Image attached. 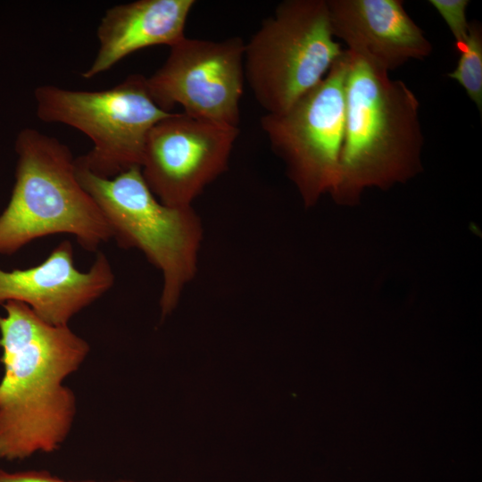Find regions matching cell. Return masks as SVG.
Segmentation results:
<instances>
[{
	"instance_id": "cell-6",
	"label": "cell",
	"mask_w": 482,
	"mask_h": 482,
	"mask_svg": "<svg viewBox=\"0 0 482 482\" xmlns=\"http://www.w3.org/2000/svg\"><path fill=\"white\" fill-rule=\"evenodd\" d=\"M146 77L131 74L107 89L71 90L53 85L34 92L37 115L86 134L93 147L75 158L78 165L104 179L140 167L151 129L170 112L161 109L147 90Z\"/></svg>"
},
{
	"instance_id": "cell-10",
	"label": "cell",
	"mask_w": 482,
	"mask_h": 482,
	"mask_svg": "<svg viewBox=\"0 0 482 482\" xmlns=\"http://www.w3.org/2000/svg\"><path fill=\"white\" fill-rule=\"evenodd\" d=\"M114 282L106 256L98 253L87 271L74 265L70 241L60 243L40 264L25 270L0 269V303L27 304L40 319L54 326H68L71 319L91 304Z\"/></svg>"
},
{
	"instance_id": "cell-8",
	"label": "cell",
	"mask_w": 482,
	"mask_h": 482,
	"mask_svg": "<svg viewBox=\"0 0 482 482\" xmlns=\"http://www.w3.org/2000/svg\"><path fill=\"white\" fill-rule=\"evenodd\" d=\"M245 44L238 37L218 41L185 37L146 78L149 95L165 112L179 105L189 116L238 128Z\"/></svg>"
},
{
	"instance_id": "cell-3",
	"label": "cell",
	"mask_w": 482,
	"mask_h": 482,
	"mask_svg": "<svg viewBox=\"0 0 482 482\" xmlns=\"http://www.w3.org/2000/svg\"><path fill=\"white\" fill-rule=\"evenodd\" d=\"M15 184L0 215V253L29 242L70 234L87 251L112 237L100 208L80 184L75 158L55 137L24 129L16 139Z\"/></svg>"
},
{
	"instance_id": "cell-14",
	"label": "cell",
	"mask_w": 482,
	"mask_h": 482,
	"mask_svg": "<svg viewBox=\"0 0 482 482\" xmlns=\"http://www.w3.org/2000/svg\"><path fill=\"white\" fill-rule=\"evenodd\" d=\"M428 3L438 12L452 32L455 46L466 40L470 22L467 20L468 0H429Z\"/></svg>"
},
{
	"instance_id": "cell-1",
	"label": "cell",
	"mask_w": 482,
	"mask_h": 482,
	"mask_svg": "<svg viewBox=\"0 0 482 482\" xmlns=\"http://www.w3.org/2000/svg\"><path fill=\"white\" fill-rule=\"evenodd\" d=\"M0 315V461L52 453L67 438L76 398L64 386L89 353L69 326H54L27 304L3 303Z\"/></svg>"
},
{
	"instance_id": "cell-16",
	"label": "cell",
	"mask_w": 482,
	"mask_h": 482,
	"mask_svg": "<svg viewBox=\"0 0 482 482\" xmlns=\"http://www.w3.org/2000/svg\"><path fill=\"white\" fill-rule=\"evenodd\" d=\"M112 482H133L131 480H119V481H112Z\"/></svg>"
},
{
	"instance_id": "cell-9",
	"label": "cell",
	"mask_w": 482,
	"mask_h": 482,
	"mask_svg": "<svg viewBox=\"0 0 482 482\" xmlns=\"http://www.w3.org/2000/svg\"><path fill=\"white\" fill-rule=\"evenodd\" d=\"M238 134V128L171 112L147 136L142 175L162 204L192 206L228 169Z\"/></svg>"
},
{
	"instance_id": "cell-12",
	"label": "cell",
	"mask_w": 482,
	"mask_h": 482,
	"mask_svg": "<svg viewBox=\"0 0 482 482\" xmlns=\"http://www.w3.org/2000/svg\"><path fill=\"white\" fill-rule=\"evenodd\" d=\"M194 0H137L105 12L97 27V54L81 74L92 79L134 52L158 45L170 47L185 36Z\"/></svg>"
},
{
	"instance_id": "cell-5",
	"label": "cell",
	"mask_w": 482,
	"mask_h": 482,
	"mask_svg": "<svg viewBox=\"0 0 482 482\" xmlns=\"http://www.w3.org/2000/svg\"><path fill=\"white\" fill-rule=\"evenodd\" d=\"M344 51L327 0H285L245 44V80L266 113H279L315 87Z\"/></svg>"
},
{
	"instance_id": "cell-15",
	"label": "cell",
	"mask_w": 482,
	"mask_h": 482,
	"mask_svg": "<svg viewBox=\"0 0 482 482\" xmlns=\"http://www.w3.org/2000/svg\"><path fill=\"white\" fill-rule=\"evenodd\" d=\"M0 482H96L92 480H66L46 470L9 472L0 469Z\"/></svg>"
},
{
	"instance_id": "cell-13",
	"label": "cell",
	"mask_w": 482,
	"mask_h": 482,
	"mask_svg": "<svg viewBox=\"0 0 482 482\" xmlns=\"http://www.w3.org/2000/svg\"><path fill=\"white\" fill-rule=\"evenodd\" d=\"M459 53L456 68L448 77L465 90L477 109L482 112V28L478 22H470L465 41L455 46Z\"/></svg>"
},
{
	"instance_id": "cell-4",
	"label": "cell",
	"mask_w": 482,
	"mask_h": 482,
	"mask_svg": "<svg viewBox=\"0 0 482 482\" xmlns=\"http://www.w3.org/2000/svg\"><path fill=\"white\" fill-rule=\"evenodd\" d=\"M76 164L77 177L106 219L118 245L137 248L162 273V317L177 306L197 270L203 227L193 206L162 204L147 186L140 167L112 179Z\"/></svg>"
},
{
	"instance_id": "cell-7",
	"label": "cell",
	"mask_w": 482,
	"mask_h": 482,
	"mask_svg": "<svg viewBox=\"0 0 482 482\" xmlns=\"http://www.w3.org/2000/svg\"><path fill=\"white\" fill-rule=\"evenodd\" d=\"M346 49L326 76L279 113H265L261 127L304 205L313 206L337 180L344 141Z\"/></svg>"
},
{
	"instance_id": "cell-2",
	"label": "cell",
	"mask_w": 482,
	"mask_h": 482,
	"mask_svg": "<svg viewBox=\"0 0 482 482\" xmlns=\"http://www.w3.org/2000/svg\"><path fill=\"white\" fill-rule=\"evenodd\" d=\"M346 51L344 141L329 194L337 204L351 206L366 188L387 190L420 174L424 137L420 103L410 87Z\"/></svg>"
},
{
	"instance_id": "cell-11",
	"label": "cell",
	"mask_w": 482,
	"mask_h": 482,
	"mask_svg": "<svg viewBox=\"0 0 482 482\" xmlns=\"http://www.w3.org/2000/svg\"><path fill=\"white\" fill-rule=\"evenodd\" d=\"M327 4L334 37L386 72L432 52L430 41L401 0H327Z\"/></svg>"
}]
</instances>
